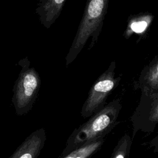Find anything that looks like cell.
<instances>
[{
	"mask_svg": "<svg viewBox=\"0 0 158 158\" xmlns=\"http://www.w3.org/2000/svg\"><path fill=\"white\" fill-rule=\"evenodd\" d=\"M122 107L120 99H114L89 117L86 122L75 128L70 135L60 156H64L78 147L105 138L119 123L117 119Z\"/></svg>",
	"mask_w": 158,
	"mask_h": 158,
	"instance_id": "6da1fadb",
	"label": "cell"
},
{
	"mask_svg": "<svg viewBox=\"0 0 158 158\" xmlns=\"http://www.w3.org/2000/svg\"><path fill=\"white\" fill-rule=\"evenodd\" d=\"M152 19V15L149 13H141L130 16L123 33V36L128 39L133 33H144L151 23Z\"/></svg>",
	"mask_w": 158,
	"mask_h": 158,
	"instance_id": "9c48e42d",
	"label": "cell"
},
{
	"mask_svg": "<svg viewBox=\"0 0 158 158\" xmlns=\"http://www.w3.org/2000/svg\"><path fill=\"white\" fill-rule=\"evenodd\" d=\"M17 65L22 68L13 87L12 102L17 115L27 114L36 99L41 86V78L35 68L30 66L27 57L20 59Z\"/></svg>",
	"mask_w": 158,
	"mask_h": 158,
	"instance_id": "3957f363",
	"label": "cell"
},
{
	"mask_svg": "<svg viewBox=\"0 0 158 158\" xmlns=\"http://www.w3.org/2000/svg\"><path fill=\"white\" fill-rule=\"evenodd\" d=\"M133 127L131 138L138 131L151 133L158 124V92L141 94L139 103L130 117Z\"/></svg>",
	"mask_w": 158,
	"mask_h": 158,
	"instance_id": "5b68a950",
	"label": "cell"
},
{
	"mask_svg": "<svg viewBox=\"0 0 158 158\" xmlns=\"http://www.w3.org/2000/svg\"><path fill=\"white\" fill-rule=\"evenodd\" d=\"M66 2L65 0H40L35 10L41 24L47 29L59 17Z\"/></svg>",
	"mask_w": 158,
	"mask_h": 158,
	"instance_id": "ba28073f",
	"label": "cell"
},
{
	"mask_svg": "<svg viewBox=\"0 0 158 158\" xmlns=\"http://www.w3.org/2000/svg\"><path fill=\"white\" fill-rule=\"evenodd\" d=\"M108 4V0H90L86 2L78 30L65 57L66 67L77 58L89 38L91 40L88 50H91L97 43Z\"/></svg>",
	"mask_w": 158,
	"mask_h": 158,
	"instance_id": "7a4b0ae2",
	"label": "cell"
},
{
	"mask_svg": "<svg viewBox=\"0 0 158 158\" xmlns=\"http://www.w3.org/2000/svg\"><path fill=\"white\" fill-rule=\"evenodd\" d=\"M149 146L152 149L154 152H158V132L157 135L149 141Z\"/></svg>",
	"mask_w": 158,
	"mask_h": 158,
	"instance_id": "7c38bea8",
	"label": "cell"
},
{
	"mask_svg": "<svg viewBox=\"0 0 158 158\" xmlns=\"http://www.w3.org/2000/svg\"><path fill=\"white\" fill-rule=\"evenodd\" d=\"M105 138L94 141L87 144L78 147L59 158H89L103 144Z\"/></svg>",
	"mask_w": 158,
	"mask_h": 158,
	"instance_id": "30bf717a",
	"label": "cell"
},
{
	"mask_svg": "<svg viewBox=\"0 0 158 158\" xmlns=\"http://www.w3.org/2000/svg\"><path fill=\"white\" fill-rule=\"evenodd\" d=\"M115 62H111L108 68L94 82L81 107L82 117H91L107 104L108 96L117 87L121 80L120 76L115 77Z\"/></svg>",
	"mask_w": 158,
	"mask_h": 158,
	"instance_id": "277c9868",
	"label": "cell"
},
{
	"mask_svg": "<svg viewBox=\"0 0 158 158\" xmlns=\"http://www.w3.org/2000/svg\"><path fill=\"white\" fill-rule=\"evenodd\" d=\"M46 139L44 128L32 132L9 158H37Z\"/></svg>",
	"mask_w": 158,
	"mask_h": 158,
	"instance_id": "8992f818",
	"label": "cell"
},
{
	"mask_svg": "<svg viewBox=\"0 0 158 158\" xmlns=\"http://www.w3.org/2000/svg\"><path fill=\"white\" fill-rule=\"evenodd\" d=\"M136 85L140 89L141 94L158 92V55L143 69Z\"/></svg>",
	"mask_w": 158,
	"mask_h": 158,
	"instance_id": "52a82bcc",
	"label": "cell"
},
{
	"mask_svg": "<svg viewBox=\"0 0 158 158\" xmlns=\"http://www.w3.org/2000/svg\"><path fill=\"white\" fill-rule=\"evenodd\" d=\"M132 139L128 134H125L118 140L111 158H127L130 152Z\"/></svg>",
	"mask_w": 158,
	"mask_h": 158,
	"instance_id": "8fae6325",
	"label": "cell"
}]
</instances>
